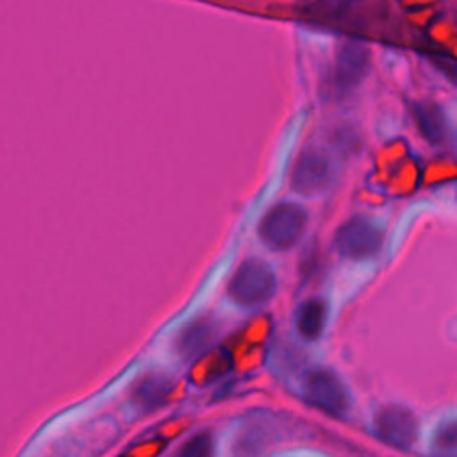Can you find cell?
<instances>
[{"label":"cell","mask_w":457,"mask_h":457,"mask_svg":"<svg viewBox=\"0 0 457 457\" xmlns=\"http://www.w3.org/2000/svg\"><path fill=\"white\" fill-rule=\"evenodd\" d=\"M307 225V212L295 202H280L271 207L261 225L259 236L271 250H287L302 237Z\"/></svg>","instance_id":"6da1fadb"},{"label":"cell","mask_w":457,"mask_h":457,"mask_svg":"<svg viewBox=\"0 0 457 457\" xmlns=\"http://www.w3.org/2000/svg\"><path fill=\"white\" fill-rule=\"evenodd\" d=\"M275 289V273L261 259L245 261L228 282L230 298L243 307H255L268 302Z\"/></svg>","instance_id":"7a4b0ae2"},{"label":"cell","mask_w":457,"mask_h":457,"mask_svg":"<svg viewBox=\"0 0 457 457\" xmlns=\"http://www.w3.org/2000/svg\"><path fill=\"white\" fill-rule=\"evenodd\" d=\"M384 241L382 228L370 218L353 216L345 221L336 236L334 246L346 259H366L375 255Z\"/></svg>","instance_id":"3957f363"},{"label":"cell","mask_w":457,"mask_h":457,"mask_svg":"<svg viewBox=\"0 0 457 457\" xmlns=\"http://www.w3.org/2000/svg\"><path fill=\"white\" fill-rule=\"evenodd\" d=\"M305 400L330 416H345L350 407V396L341 378L330 370H312L303 384Z\"/></svg>","instance_id":"277c9868"},{"label":"cell","mask_w":457,"mask_h":457,"mask_svg":"<svg viewBox=\"0 0 457 457\" xmlns=\"http://www.w3.org/2000/svg\"><path fill=\"white\" fill-rule=\"evenodd\" d=\"M375 430L380 441L386 445L409 450L418 439V420L416 416L402 405H386L375 416Z\"/></svg>","instance_id":"5b68a950"},{"label":"cell","mask_w":457,"mask_h":457,"mask_svg":"<svg viewBox=\"0 0 457 457\" xmlns=\"http://www.w3.org/2000/svg\"><path fill=\"white\" fill-rule=\"evenodd\" d=\"M370 64V50L359 39H346L336 55L334 89L339 95L350 93L366 75Z\"/></svg>","instance_id":"8992f818"},{"label":"cell","mask_w":457,"mask_h":457,"mask_svg":"<svg viewBox=\"0 0 457 457\" xmlns=\"http://www.w3.org/2000/svg\"><path fill=\"white\" fill-rule=\"evenodd\" d=\"M332 168L327 155L309 148L298 155L293 166L291 187L302 195H316L328 186Z\"/></svg>","instance_id":"52a82bcc"},{"label":"cell","mask_w":457,"mask_h":457,"mask_svg":"<svg viewBox=\"0 0 457 457\" xmlns=\"http://www.w3.org/2000/svg\"><path fill=\"white\" fill-rule=\"evenodd\" d=\"M173 391V382L170 377L161 375V373H150L141 377L130 393V398L134 405H137L141 411L150 412L155 409H161L170 395Z\"/></svg>","instance_id":"ba28073f"},{"label":"cell","mask_w":457,"mask_h":457,"mask_svg":"<svg viewBox=\"0 0 457 457\" xmlns=\"http://www.w3.org/2000/svg\"><path fill=\"white\" fill-rule=\"evenodd\" d=\"M216 323L211 318H198L189 323L177 339V348L184 359L202 355L216 337Z\"/></svg>","instance_id":"9c48e42d"},{"label":"cell","mask_w":457,"mask_h":457,"mask_svg":"<svg viewBox=\"0 0 457 457\" xmlns=\"http://www.w3.org/2000/svg\"><path fill=\"white\" fill-rule=\"evenodd\" d=\"M412 116L421 136L432 143L439 145L446 137V118L441 107L434 102H416L412 105Z\"/></svg>","instance_id":"30bf717a"},{"label":"cell","mask_w":457,"mask_h":457,"mask_svg":"<svg viewBox=\"0 0 457 457\" xmlns=\"http://www.w3.org/2000/svg\"><path fill=\"white\" fill-rule=\"evenodd\" d=\"M325 318H327V309L323 300L311 298L298 307L296 327L303 337L316 339L323 332Z\"/></svg>","instance_id":"8fae6325"},{"label":"cell","mask_w":457,"mask_h":457,"mask_svg":"<svg viewBox=\"0 0 457 457\" xmlns=\"http://www.w3.org/2000/svg\"><path fill=\"white\" fill-rule=\"evenodd\" d=\"M175 457H214V437L209 430H200L182 443Z\"/></svg>","instance_id":"7c38bea8"},{"label":"cell","mask_w":457,"mask_h":457,"mask_svg":"<svg viewBox=\"0 0 457 457\" xmlns=\"http://www.w3.org/2000/svg\"><path fill=\"white\" fill-rule=\"evenodd\" d=\"M432 450L439 455L457 452V420L441 423L432 437Z\"/></svg>","instance_id":"4fadbf2b"},{"label":"cell","mask_w":457,"mask_h":457,"mask_svg":"<svg viewBox=\"0 0 457 457\" xmlns=\"http://www.w3.org/2000/svg\"><path fill=\"white\" fill-rule=\"evenodd\" d=\"M164 441L159 437L154 439H146L143 443H137L136 446H132V450L129 452L130 457H157L161 453V450L164 448Z\"/></svg>","instance_id":"5bb4252c"},{"label":"cell","mask_w":457,"mask_h":457,"mask_svg":"<svg viewBox=\"0 0 457 457\" xmlns=\"http://www.w3.org/2000/svg\"><path fill=\"white\" fill-rule=\"evenodd\" d=\"M120 457H130V455H129V453H127V455H120Z\"/></svg>","instance_id":"9a60e30c"}]
</instances>
